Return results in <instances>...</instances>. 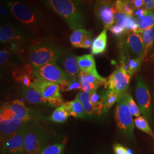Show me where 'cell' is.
I'll return each instance as SVG.
<instances>
[{"mask_svg": "<svg viewBox=\"0 0 154 154\" xmlns=\"http://www.w3.org/2000/svg\"><path fill=\"white\" fill-rule=\"evenodd\" d=\"M143 60L141 57H137L134 58H122V66L132 76L140 69L142 62Z\"/></svg>", "mask_w": 154, "mask_h": 154, "instance_id": "cell-23", "label": "cell"}, {"mask_svg": "<svg viewBox=\"0 0 154 154\" xmlns=\"http://www.w3.org/2000/svg\"><path fill=\"white\" fill-rule=\"evenodd\" d=\"M65 104L69 110L70 116L79 118L86 117V113L82 103L77 96L73 100L65 102Z\"/></svg>", "mask_w": 154, "mask_h": 154, "instance_id": "cell-19", "label": "cell"}, {"mask_svg": "<svg viewBox=\"0 0 154 154\" xmlns=\"http://www.w3.org/2000/svg\"><path fill=\"white\" fill-rule=\"evenodd\" d=\"M105 154V153H99V154Z\"/></svg>", "mask_w": 154, "mask_h": 154, "instance_id": "cell-49", "label": "cell"}, {"mask_svg": "<svg viewBox=\"0 0 154 154\" xmlns=\"http://www.w3.org/2000/svg\"><path fill=\"white\" fill-rule=\"evenodd\" d=\"M134 93L141 114L148 121H151L152 116L151 95L146 83L140 75L137 77Z\"/></svg>", "mask_w": 154, "mask_h": 154, "instance_id": "cell-7", "label": "cell"}, {"mask_svg": "<svg viewBox=\"0 0 154 154\" xmlns=\"http://www.w3.org/2000/svg\"><path fill=\"white\" fill-rule=\"evenodd\" d=\"M46 139V135L42 129L39 127H29L25 139L24 154H39L44 147Z\"/></svg>", "mask_w": 154, "mask_h": 154, "instance_id": "cell-12", "label": "cell"}, {"mask_svg": "<svg viewBox=\"0 0 154 154\" xmlns=\"http://www.w3.org/2000/svg\"><path fill=\"white\" fill-rule=\"evenodd\" d=\"M143 39L144 51L143 61L146 58L149 52L152 49L154 42V26L145 29L142 33H139Z\"/></svg>", "mask_w": 154, "mask_h": 154, "instance_id": "cell-21", "label": "cell"}, {"mask_svg": "<svg viewBox=\"0 0 154 154\" xmlns=\"http://www.w3.org/2000/svg\"><path fill=\"white\" fill-rule=\"evenodd\" d=\"M21 92L24 98L33 104L44 105L47 101L42 97L41 94L32 87H26L21 85Z\"/></svg>", "mask_w": 154, "mask_h": 154, "instance_id": "cell-16", "label": "cell"}, {"mask_svg": "<svg viewBox=\"0 0 154 154\" xmlns=\"http://www.w3.org/2000/svg\"><path fill=\"white\" fill-rule=\"evenodd\" d=\"M8 58V53L5 50H1L0 51V63L3 65L5 63Z\"/></svg>", "mask_w": 154, "mask_h": 154, "instance_id": "cell-42", "label": "cell"}, {"mask_svg": "<svg viewBox=\"0 0 154 154\" xmlns=\"http://www.w3.org/2000/svg\"><path fill=\"white\" fill-rule=\"evenodd\" d=\"M70 116H71L70 112L64 103L54 111L50 119L55 123H63L67 121Z\"/></svg>", "mask_w": 154, "mask_h": 154, "instance_id": "cell-24", "label": "cell"}, {"mask_svg": "<svg viewBox=\"0 0 154 154\" xmlns=\"http://www.w3.org/2000/svg\"><path fill=\"white\" fill-rule=\"evenodd\" d=\"M148 12V11H147L144 8L139 9L137 10H134V15L133 17H135V18H138L140 17L145 16Z\"/></svg>", "mask_w": 154, "mask_h": 154, "instance_id": "cell-39", "label": "cell"}, {"mask_svg": "<svg viewBox=\"0 0 154 154\" xmlns=\"http://www.w3.org/2000/svg\"><path fill=\"white\" fill-rule=\"evenodd\" d=\"M113 149L115 154H125L126 148L120 144L116 143L113 146Z\"/></svg>", "mask_w": 154, "mask_h": 154, "instance_id": "cell-38", "label": "cell"}, {"mask_svg": "<svg viewBox=\"0 0 154 154\" xmlns=\"http://www.w3.org/2000/svg\"><path fill=\"white\" fill-rule=\"evenodd\" d=\"M27 123L17 116L8 103L3 104L0 110L1 146Z\"/></svg>", "mask_w": 154, "mask_h": 154, "instance_id": "cell-4", "label": "cell"}, {"mask_svg": "<svg viewBox=\"0 0 154 154\" xmlns=\"http://www.w3.org/2000/svg\"><path fill=\"white\" fill-rule=\"evenodd\" d=\"M62 64L65 72L69 76L78 78L81 70L77 63V57L70 54L66 55L63 58Z\"/></svg>", "mask_w": 154, "mask_h": 154, "instance_id": "cell-17", "label": "cell"}, {"mask_svg": "<svg viewBox=\"0 0 154 154\" xmlns=\"http://www.w3.org/2000/svg\"><path fill=\"white\" fill-rule=\"evenodd\" d=\"M138 25V29L135 33H140L148 28L154 26V12L148 11L147 14L141 20L135 19Z\"/></svg>", "mask_w": 154, "mask_h": 154, "instance_id": "cell-25", "label": "cell"}, {"mask_svg": "<svg viewBox=\"0 0 154 154\" xmlns=\"http://www.w3.org/2000/svg\"><path fill=\"white\" fill-rule=\"evenodd\" d=\"M33 75L46 81L60 85L70 77L55 62L49 63L37 69H33Z\"/></svg>", "mask_w": 154, "mask_h": 154, "instance_id": "cell-9", "label": "cell"}, {"mask_svg": "<svg viewBox=\"0 0 154 154\" xmlns=\"http://www.w3.org/2000/svg\"><path fill=\"white\" fill-rule=\"evenodd\" d=\"M77 63L81 71L96 77L107 85V79L101 77L97 72L95 61L93 54H85L77 57Z\"/></svg>", "mask_w": 154, "mask_h": 154, "instance_id": "cell-14", "label": "cell"}, {"mask_svg": "<svg viewBox=\"0 0 154 154\" xmlns=\"http://www.w3.org/2000/svg\"><path fill=\"white\" fill-rule=\"evenodd\" d=\"M107 30L104 29L94 39L91 45V54L98 55L105 53L107 45Z\"/></svg>", "mask_w": 154, "mask_h": 154, "instance_id": "cell-18", "label": "cell"}, {"mask_svg": "<svg viewBox=\"0 0 154 154\" xmlns=\"http://www.w3.org/2000/svg\"><path fill=\"white\" fill-rule=\"evenodd\" d=\"M78 78L79 82L81 83L82 91H85L88 93H91L94 91L97 90L94 88L93 87L91 86V85L88 81L85 75L84 72L81 71V72Z\"/></svg>", "mask_w": 154, "mask_h": 154, "instance_id": "cell-34", "label": "cell"}, {"mask_svg": "<svg viewBox=\"0 0 154 154\" xmlns=\"http://www.w3.org/2000/svg\"><path fill=\"white\" fill-rule=\"evenodd\" d=\"M143 1H144V4L146 5V4H148L149 3L154 2V0H143Z\"/></svg>", "mask_w": 154, "mask_h": 154, "instance_id": "cell-47", "label": "cell"}, {"mask_svg": "<svg viewBox=\"0 0 154 154\" xmlns=\"http://www.w3.org/2000/svg\"><path fill=\"white\" fill-rule=\"evenodd\" d=\"M127 16V14L121 10L117 11L116 14V24L122 26V22H123L124 20L125 19Z\"/></svg>", "mask_w": 154, "mask_h": 154, "instance_id": "cell-37", "label": "cell"}, {"mask_svg": "<svg viewBox=\"0 0 154 154\" xmlns=\"http://www.w3.org/2000/svg\"><path fill=\"white\" fill-rule=\"evenodd\" d=\"M62 51L49 44L33 45L29 49V58L33 69L55 62L60 57Z\"/></svg>", "mask_w": 154, "mask_h": 154, "instance_id": "cell-3", "label": "cell"}, {"mask_svg": "<svg viewBox=\"0 0 154 154\" xmlns=\"http://www.w3.org/2000/svg\"><path fill=\"white\" fill-rule=\"evenodd\" d=\"M29 127L25 124L1 146L2 154H23L25 139Z\"/></svg>", "mask_w": 154, "mask_h": 154, "instance_id": "cell-11", "label": "cell"}, {"mask_svg": "<svg viewBox=\"0 0 154 154\" xmlns=\"http://www.w3.org/2000/svg\"><path fill=\"white\" fill-rule=\"evenodd\" d=\"M44 2L66 21L72 30L84 27V16L76 0H44Z\"/></svg>", "mask_w": 154, "mask_h": 154, "instance_id": "cell-1", "label": "cell"}, {"mask_svg": "<svg viewBox=\"0 0 154 154\" xmlns=\"http://www.w3.org/2000/svg\"><path fill=\"white\" fill-rule=\"evenodd\" d=\"M120 96L116 91L107 89L103 93V110L107 111L118 101Z\"/></svg>", "mask_w": 154, "mask_h": 154, "instance_id": "cell-26", "label": "cell"}, {"mask_svg": "<svg viewBox=\"0 0 154 154\" xmlns=\"http://www.w3.org/2000/svg\"><path fill=\"white\" fill-rule=\"evenodd\" d=\"M93 43L92 41V35L86 38L85 39V41L83 42L82 44L81 45V48L84 49H88L91 46V45Z\"/></svg>", "mask_w": 154, "mask_h": 154, "instance_id": "cell-41", "label": "cell"}, {"mask_svg": "<svg viewBox=\"0 0 154 154\" xmlns=\"http://www.w3.org/2000/svg\"><path fill=\"white\" fill-rule=\"evenodd\" d=\"M8 6L13 16L28 31L34 35H38L44 29V22L39 16V14L29 4L21 0H10Z\"/></svg>", "mask_w": 154, "mask_h": 154, "instance_id": "cell-2", "label": "cell"}, {"mask_svg": "<svg viewBox=\"0 0 154 154\" xmlns=\"http://www.w3.org/2000/svg\"><path fill=\"white\" fill-rule=\"evenodd\" d=\"M90 100L95 109V113L98 115H101L103 110V93L99 94L97 90L94 91L90 93Z\"/></svg>", "mask_w": 154, "mask_h": 154, "instance_id": "cell-27", "label": "cell"}, {"mask_svg": "<svg viewBox=\"0 0 154 154\" xmlns=\"http://www.w3.org/2000/svg\"><path fill=\"white\" fill-rule=\"evenodd\" d=\"M31 87L38 91L52 107H60L64 103L59 84L35 77Z\"/></svg>", "mask_w": 154, "mask_h": 154, "instance_id": "cell-6", "label": "cell"}, {"mask_svg": "<svg viewBox=\"0 0 154 154\" xmlns=\"http://www.w3.org/2000/svg\"><path fill=\"white\" fill-rule=\"evenodd\" d=\"M91 35V33L86 29H77L72 33L70 37V41L73 47L81 48V45L85 39Z\"/></svg>", "mask_w": 154, "mask_h": 154, "instance_id": "cell-22", "label": "cell"}, {"mask_svg": "<svg viewBox=\"0 0 154 154\" xmlns=\"http://www.w3.org/2000/svg\"><path fill=\"white\" fill-rule=\"evenodd\" d=\"M124 58L141 57L143 60L144 44L141 35L139 33L129 34L126 40L122 44Z\"/></svg>", "mask_w": 154, "mask_h": 154, "instance_id": "cell-13", "label": "cell"}, {"mask_svg": "<svg viewBox=\"0 0 154 154\" xmlns=\"http://www.w3.org/2000/svg\"><path fill=\"white\" fill-rule=\"evenodd\" d=\"M61 90L63 92H69L74 90H82L81 83L79 82L78 78L73 77H69L66 81L60 85Z\"/></svg>", "mask_w": 154, "mask_h": 154, "instance_id": "cell-28", "label": "cell"}, {"mask_svg": "<svg viewBox=\"0 0 154 154\" xmlns=\"http://www.w3.org/2000/svg\"><path fill=\"white\" fill-rule=\"evenodd\" d=\"M0 13H1V16H6L7 13H8L6 8L2 4H1V5H0Z\"/></svg>", "mask_w": 154, "mask_h": 154, "instance_id": "cell-43", "label": "cell"}, {"mask_svg": "<svg viewBox=\"0 0 154 154\" xmlns=\"http://www.w3.org/2000/svg\"><path fill=\"white\" fill-rule=\"evenodd\" d=\"M8 103L11 110L23 121L28 122L30 119V114L29 109L22 101L15 100Z\"/></svg>", "mask_w": 154, "mask_h": 154, "instance_id": "cell-20", "label": "cell"}, {"mask_svg": "<svg viewBox=\"0 0 154 154\" xmlns=\"http://www.w3.org/2000/svg\"><path fill=\"white\" fill-rule=\"evenodd\" d=\"M134 125L138 129L147 134L154 140V132L149 126V121L143 116H139L134 119Z\"/></svg>", "mask_w": 154, "mask_h": 154, "instance_id": "cell-29", "label": "cell"}, {"mask_svg": "<svg viewBox=\"0 0 154 154\" xmlns=\"http://www.w3.org/2000/svg\"><path fill=\"white\" fill-rule=\"evenodd\" d=\"M115 5L116 11L121 10L127 15L133 16L134 9L132 8L130 0H116Z\"/></svg>", "mask_w": 154, "mask_h": 154, "instance_id": "cell-32", "label": "cell"}, {"mask_svg": "<svg viewBox=\"0 0 154 154\" xmlns=\"http://www.w3.org/2000/svg\"><path fill=\"white\" fill-rule=\"evenodd\" d=\"M125 154H133V152H132V151L131 149L126 148Z\"/></svg>", "mask_w": 154, "mask_h": 154, "instance_id": "cell-46", "label": "cell"}, {"mask_svg": "<svg viewBox=\"0 0 154 154\" xmlns=\"http://www.w3.org/2000/svg\"><path fill=\"white\" fill-rule=\"evenodd\" d=\"M151 90H152V94L154 97V82L152 83V86H151Z\"/></svg>", "mask_w": 154, "mask_h": 154, "instance_id": "cell-48", "label": "cell"}, {"mask_svg": "<svg viewBox=\"0 0 154 154\" xmlns=\"http://www.w3.org/2000/svg\"><path fill=\"white\" fill-rule=\"evenodd\" d=\"M82 103L85 112L87 115H93L95 113V109L90 100V93L85 91H82L77 95Z\"/></svg>", "mask_w": 154, "mask_h": 154, "instance_id": "cell-30", "label": "cell"}, {"mask_svg": "<svg viewBox=\"0 0 154 154\" xmlns=\"http://www.w3.org/2000/svg\"><path fill=\"white\" fill-rule=\"evenodd\" d=\"M122 26L125 28L127 33L132 32L135 33L138 29V25L136 22L135 18L133 16L127 15L123 22H122Z\"/></svg>", "mask_w": 154, "mask_h": 154, "instance_id": "cell-33", "label": "cell"}, {"mask_svg": "<svg viewBox=\"0 0 154 154\" xmlns=\"http://www.w3.org/2000/svg\"><path fill=\"white\" fill-rule=\"evenodd\" d=\"M109 29L111 33L118 37H121L127 33L126 30L125 28L116 24L113 25L112 26L110 27Z\"/></svg>", "mask_w": 154, "mask_h": 154, "instance_id": "cell-36", "label": "cell"}, {"mask_svg": "<svg viewBox=\"0 0 154 154\" xmlns=\"http://www.w3.org/2000/svg\"><path fill=\"white\" fill-rule=\"evenodd\" d=\"M127 106L133 116L135 118L138 117L141 115V111L138 106V104L135 102L133 99L131 94L128 91L124 94Z\"/></svg>", "mask_w": 154, "mask_h": 154, "instance_id": "cell-31", "label": "cell"}, {"mask_svg": "<svg viewBox=\"0 0 154 154\" xmlns=\"http://www.w3.org/2000/svg\"><path fill=\"white\" fill-rule=\"evenodd\" d=\"M64 149L63 144H54L44 149L40 154H61Z\"/></svg>", "mask_w": 154, "mask_h": 154, "instance_id": "cell-35", "label": "cell"}, {"mask_svg": "<svg viewBox=\"0 0 154 154\" xmlns=\"http://www.w3.org/2000/svg\"><path fill=\"white\" fill-rule=\"evenodd\" d=\"M116 11L115 3L111 0H96L94 12L105 29H110L114 25Z\"/></svg>", "mask_w": 154, "mask_h": 154, "instance_id": "cell-10", "label": "cell"}, {"mask_svg": "<svg viewBox=\"0 0 154 154\" xmlns=\"http://www.w3.org/2000/svg\"><path fill=\"white\" fill-rule=\"evenodd\" d=\"M130 2L134 10L139 9L144 5L143 0H130Z\"/></svg>", "mask_w": 154, "mask_h": 154, "instance_id": "cell-40", "label": "cell"}, {"mask_svg": "<svg viewBox=\"0 0 154 154\" xmlns=\"http://www.w3.org/2000/svg\"><path fill=\"white\" fill-rule=\"evenodd\" d=\"M25 38V34L20 28L11 24L1 25L0 28V41L1 43L20 41Z\"/></svg>", "mask_w": 154, "mask_h": 154, "instance_id": "cell-15", "label": "cell"}, {"mask_svg": "<svg viewBox=\"0 0 154 154\" xmlns=\"http://www.w3.org/2000/svg\"><path fill=\"white\" fill-rule=\"evenodd\" d=\"M131 75L124 67H118L107 79L106 88L116 91L119 96L128 91Z\"/></svg>", "mask_w": 154, "mask_h": 154, "instance_id": "cell-8", "label": "cell"}, {"mask_svg": "<svg viewBox=\"0 0 154 154\" xmlns=\"http://www.w3.org/2000/svg\"><path fill=\"white\" fill-rule=\"evenodd\" d=\"M78 2L88 5H91L93 4V0H76Z\"/></svg>", "mask_w": 154, "mask_h": 154, "instance_id": "cell-44", "label": "cell"}, {"mask_svg": "<svg viewBox=\"0 0 154 154\" xmlns=\"http://www.w3.org/2000/svg\"><path fill=\"white\" fill-rule=\"evenodd\" d=\"M144 8L148 11H151L152 10L154 9V2L145 5Z\"/></svg>", "mask_w": 154, "mask_h": 154, "instance_id": "cell-45", "label": "cell"}, {"mask_svg": "<svg viewBox=\"0 0 154 154\" xmlns=\"http://www.w3.org/2000/svg\"><path fill=\"white\" fill-rule=\"evenodd\" d=\"M115 119L117 126L127 138L134 139L135 125L132 116L127 106L124 94L120 96L115 111Z\"/></svg>", "mask_w": 154, "mask_h": 154, "instance_id": "cell-5", "label": "cell"}]
</instances>
